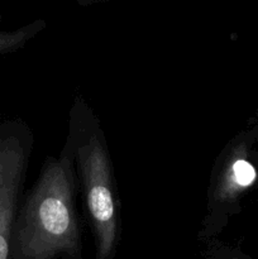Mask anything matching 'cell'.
<instances>
[{
	"label": "cell",
	"mask_w": 258,
	"mask_h": 259,
	"mask_svg": "<svg viewBox=\"0 0 258 259\" xmlns=\"http://www.w3.org/2000/svg\"><path fill=\"white\" fill-rule=\"evenodd\" d=\"M70 159H50L18 212L12 259H55L80 254Z\"/></svg>",
	"instance_id": "1"
},
{
	"label": "cell",
	"mask_w": 258,
	"mask_h": 259,
	"mask_svg": "<svg viewBox=\"0 0 258 259\" xmlns=\"http://www.w3.org/2000/svg\"><path fill=\"white\" fill-rule=\"evenodd\" d=\"M86 206L96 238V259H111L118 240V205L110 162L101 133H95L77 148Z\"/></svg>",
	"instance_id": "2"
},
{
	"label": "cell",
	"mask_w": 258,
	"mask_h": 259,
	"mask_svg": "<svg viewBox=\"0 0 258 259\" xmlns=\"http://www.w3.org/2000/svg\"><path fill=\"white\" fill-rule=\"evenodd\" d=\"M29 157L27 131L14 121H0V259H10L18 204Z\"/></svg>",
	"instance_id": "3"
},
{
	"label": "cell",
	"mask_w": 258,
	"mask_h": 259,
	"mask_svg": "<svg viewBox=\"0 0 258 259\" xmlns=\"http://www.w3.org/2000/svg\"><path fill=\"white\" fill-rule=\"evenodd\" d=\"M43 27H45V23L42 20H35L19 29L9 30V32L0 30V55L13 52L20 48L28 39L37 34Z\"/></svg>",
	"instance_id": "4"
},
{
	"label": "cell",
	"mask_w": 258,
	"mask_h": 259,
	"mask_svg": "<svg viewBox=\"0 0 258 259\" xmlns=\"http://www.w3.org/2000/svg\"><path fill=\"white\" fill-rule=\"evenodd\" d=\"M255 179V171L252 164L245 159H235L230 169L229 180L233 185L238 187H247L253 184Z\"/></svg>",
	"instance_id": "5"
}]
</instances>
